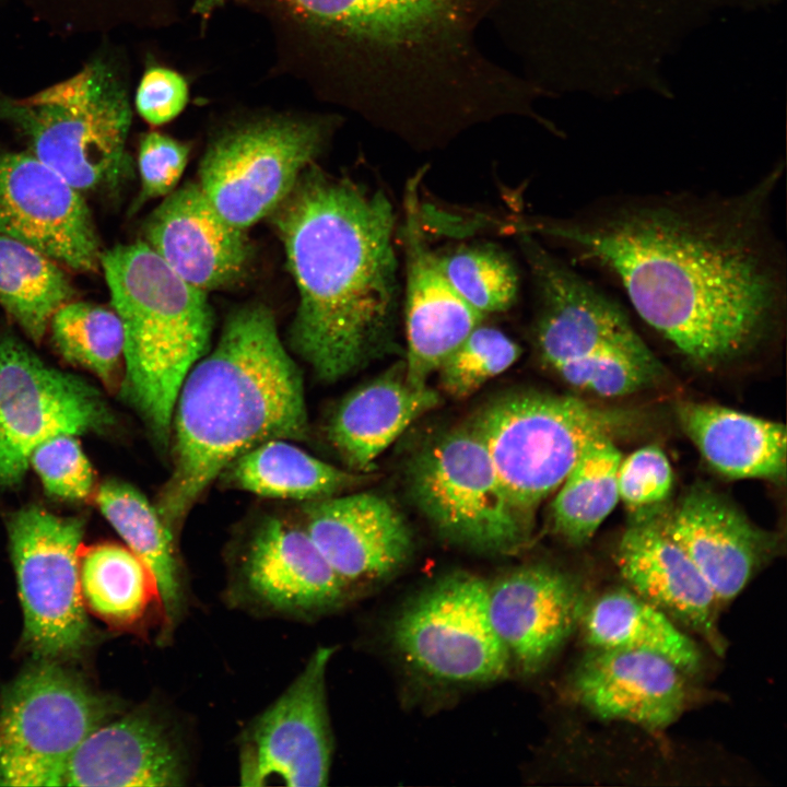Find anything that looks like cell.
<instances>
[{"label":"cell","instance_id":"cell-1","mask_svg":"<svg viewBox=\"0 0 787 787\" xmlns=\"http://www.w3.org/2000/svg\"><path fill=\"white\" fill-rule=\"evenodd\" d=\"M784 171L777 161L731 193L606 196L522 227L608 277L691 365L717 369L771 344L783 328L787 259L773 205Z\"/></svg>","mask_w":787,"mask_h":787},{"label":"cell","instance_id":"cell-2","mask_svg":"<svg viewBox=\"0 0 787 787\" xmlns=\"http://www.w3.org/2000/svg\"><path fill=\"white\" fill-rule=\"evenodd\" d=\"M298 292L291 348L324 381L386 350L401 303L396 213L381 190L305 169L269 215Z\"/></svg>","mask_w":787,"mask_h":787},{"label":"cell","instance_id":"cell-3","mask_svg":"<svg viewBox=\"0 0 787 787\" xmlns=\"http://www.w3.org/2000/svg\"><path fill=\"white\" fill-rule=\"evenodd\" d=\"M308 431L302 374L273 313L259 303L235 309L177 396L173 469L156 505L164 525L176 537L201 494L236 458L267 441H305Z\"/></svg>","mask_w":787,"mask_h":787},{"label":"cell","instance_id":"cell-4","mask_svg":"<svg viewBox=\"0 0 787 787\" xmlns=\"http://www.w3.org/2000/svg\"><path fill=\"white\" fill-rule=\"evenodd\" d=\"M101 267L124 329L126 391L168 446L179 389L207 353L213 330L207 292L181 279L142 239L102 252Z\"/></svg>","mask_w":787,"mask_h":787},{"label":"cell","instance_id":"cell-5","mask_svg":"<svg viewBox=\"0 0 787 787\" xmlns=\"http://www.w3.org/2000/svg\"><path fill=\"white\" fill-rule=\"evenodd\" d=\"M0 119L81 192L115 189L127 175L131 111L120 81L101 61L35 95L0 97Z\"/></svg>","mask_w":787,"mask_h":787},{"label":"cell","instance_id":"cell-6","mask_svg":"<svg viewBox=\"0 0 787 787\" xmlns=\"http://www.w3.org/2000/svg\"><path fill=\"white\" fill-rule=\"evenodd\" d=\"M627 418L573 396L521 392L489 404L472 424L514 504L535 510L564 481L583 449Z\"/></svg>","mask_w":787,"mask_h":787},{"label":"cell","instance_id":"cell-7","mask_svg":"<svg viewBox=\"0 0 787 787\" xmlns=\"http://www.w3.org/2000/svg\"><path fill=\"white\" fill-rule=\"evenodd\" d=\"M409 481L422 513L456 544L508 554L531 539L533 518L509 497L473 426L451 430L425 446L410 466Z\"/></svg>","mask_w":787,"mask_h":787},{"label":"cell","instance_id":"cell-8","mask_svg":"<svg viewBox=\"0 0 787 787\" xmlns=\"http://www.w3.org/2000/svg\"><path fill=\"white\" fill-rule=\"evenodd\" d=\"M111 712L106 700L55 663L26 670L0 704V786H60L74 751Z\"/></svg>","mask_w":787,"mask_h":787},{"label":"cell","instance_id":"cell-9","mask_svg":"<svg viewBox=\"0 0 787 787\" xmlns=\"http://www.w3.org/2000/svg\"><path fill=\"white\" fill-rule=\"evenodd\" d=\"M489 583L458 572L425 588L396 616L390 637L402 660L445 684H482L512 668L489 613Z\"/></svg>","mask_w":787,"mask_h":787},{"label":"cell","instance_id":"cell-10","mask_svg":"<svg viewBox=\"0 0 787 787\" xmlns=\"http://www.w3.org/2000/svg\"><path fill=\"white\" fill-rule=\"evenodd\" d=\"M324 136L321 124L299 118L238 126L211 142L198 184L225 221L246 231L287 197L318 155Z\"/></svg>","mask_w":787,"mask_h":787},{"label":"cell","instance_id":"cell-11","mask_svg":"<svg viewBox=\"0 0 787 787\" xmlns=\"http://www.w3.org/2000/svg\"><path fill=\"white\" fill-rule=\"evenodd\" d=\"M83 524L38 507L19 512L9 539L26 645L47 660L78 654L90 630L80 588Z\"/></svg>","mask_w":787,"mask_h":787},{"label":"cell","instance_id":"cell-12","mask_svg":"<svg viewBox=\"0 0 787 787\" xmlns=\"http://www.w3.org/2000/svg\"><path fill=\"white\" fill-rule=\"evenodd\" d=\"M352 595L302 525L268 518L234 557L222 596L252 616L307 623L341 609Z\"/></svg>","mask_w":787,"mask_h":787},{"label":"cell","instance_id":"cell-13","mask_svg":"<svg viewBox=\"0 0 787 787\" xmlns=\"http://www.w3.org/2000/svg\"><path fill=\"white\" fill-rule=\"evenodd\" d=\"M111 422L95 388L46 365L15 337L0 340V484L17 483L46 439Z\"/></svg>","mask_w":787,"mask_h":787},{"label":"cell","instance_id":"cell-14","mask_svg":"<svg viewBox=\"0 0 787 787\" xmlns=\"http://www.w3.org/2000/svg\"><path fill=\"white\" fill-rule=\"evenodd\" d=\"M336 647L320 646L302 671L238 737V777L247 787L328 784L333 755L326 677Z\"/></svg>","mask_w":787,"mask_h":787},{"label":"cell","instance_id":"cell-15","mask_svg":"<svg viewBox=\"0 0 787 787\" xmlns=\"http://www.w3.org/2000/svg\"><path fill=\"white\" fill-rule=\"evenodd\" d=\"M0 234L75 271L101 267L82 192L31 152H0Z\"/></svg>","mask_w":787,"mask_h":787},{"label":"cell","instance_id":"cell-16","mask_svg":"<svg viewBox=\"0 0 787 787\" xmlns=\"http://www.w3.org/2000/svg\"><path fill=\"white\" fill-rule=\"evenodd\" d=\"M190 777L183 725L167 708L144 706L90 732L69 760L60 786L178 787Z\"/></svg>","mask_w":787,"mask_h":787},{"label":"cell","instance_id":"cell-17","mask_svg":"<svg viewBox=\"0 0 787 787\" xmlns=\"http://www.w3.org/2000/svg\"><path fill=\"white\" fill-rule=\"evenodd\" d=\"M419 177L407 186L404 222L398 231L406 261L404 379L415 388L427 386L428 377L485 317L451 286L438 255L426 243L420 220Z\"/></svg>","mask_w":787,"mask_h":787},{"label":"cell","instance_id":"cell-18","mask_svg":"<svg viewBox=\"0 0 787 787\" xmlns=\"http://www.w3.org/2000/svg\"><path fill=\"white\" fill-rule=\"evenodd\" d=\"M492 625L510 665L540 672L579 627L588 599L569 573L547 564L517 567L488 586Z\"/></svg>","mask_w":787,"mask_h":787},{"label":"cell","instance_id":"cell-19","mask_svg":"<svg viewBox=\"0 0 787 787\" xmlns=\"http://www.w3.org/2000/svg\"><path fill=\"white\" fill-rule=\"evenodd\" d=\"M658 522L691 559L719 603L735 599L777 549L773 533L703 485L690 489Z\"/></svg>","mask_w":787,"mask_h":787},{"label":"cell","instance_id":"cell-20","mask_svg":"<svg viewBox=\"0 0 787 787\" xmlns=\"http://www.w3.org/2000/svg\"><path fill=\"white\" fill-rule=\"evenodd\" d=\"M302 526L341 580L354 591L409 559L412 535L399 512L374 493L309 501Z\"/></svg>","mask_w":787,"mask_h":787},{"label":"cell","instance_id":"cell-21","mask_svg":"<svg viewBox=\"0 0 787 787\" xmlns=\"http://www.w3.org/2000/svg\"><path fill=\"white\" fill-rule=\"evenodd\" d=\"M143 236L174 272L204 292L236 283L252 256L246 231L225 221L198 183L165 196L145 221Z\"/></svg>","mask_w":787,"mask_h":787},{"label":"cell","instance_id":"cell-22","mask_svg":"<svg viewBox=\"0 0 787 787\" xmlns=\"http://www.w3.org/2000/svg\"><path fill=\"white\" fill-rule=\"evenodd\" d=\"M569 691L597 718L653 731L673 724L686 701L680 668L659 655L627 649L590 648L572 673Z\"/></svg>","mask_w":787,"mask_h":787},{"label":"cell","instance_id":"cell-23","mask_svg":"<svg viewBox=\"0 0 787 787\" xmlns=\"http://www.w3.org/2000/svg\"><path fill=\"white\" fill-rule=\"evenodd\" d=\"M614 561L626 586L701 635L718 654L725 639L717 626L718 600L686 553L661 529L658 517L630 521Z\"/></svg>","mask_w":787,"mask_h":787},{"label":"cell","instance_id":"cell-24","mask_svg":"<svg viewBox=\"0 0 787 787\" xmlns=\"http://www.w3.org/2000/svg\"><path fill=\"white\" fill-rule=\"evenodd\" d=\"M677 420L705 461L730 479L780 481L786 473V428L727 407L682 401Z\"/></svg>","mask_w":787,"mask_h":787},{"label":"cell","instance_id":"cell-25","mask_svg":"<svg viewBox=\"0 0 787 787\" xmlns=\"http://www.w3.org/2000/svg\"><path fill=\"white\" fill-rule=\"evenodd\" d=\"M439 402V393L428 385L415 388L404 375H386L341 402L330 420L328 437L351 468L368 471L411 423Z\"/></svg>","mask_w":787,"mask_h":787},{"label":"cell","instance_id":"cell-26","mask_svg":"<svg viewBox=\"0 0 787 787\" xmlns=\"http://www.w3.org/2000/svg\"><path fill=\"white\" fill-rule=\"evenodd\" d=\"M96 501L126 545L153 576L161 616L160 639L167 644L190 603L189 586L175 549L176 537L164 525L156 507L129 484L107 482L99 488Z\"/></svg>","mask_w":787,"mask_h":787},{"label":"cell","instance_id":"cell-27","mask_svg":"<svg viewBox=\"0 0 787 787\" xmlns=\"http://www.w3.org/2000/svg\"><path fill=\"white\" fill-rule=\"evenodd\" d=\"M579 627L590 648L659 655L684 673L697 672V645L667 614L629 587L613 588L587 602Z\"/></svg>","mask_w":787,"mask_h":787},{"label":"cell","instance_id":"cell-28","mask_svg":"<svg viewBox=\"0 0 787 787\" xmlns=\"http://www.w3.org/2000/svg\"><path fill=\"white\" fill-rule=\"evenodd\" d=\"M239 490L265 497L315 501L337 495L366 478L325 462L290 441H267L236 458L223 472Z\"/></svg>","mask_w":787,"mask_h":787},{"label":"cell","instance_id":"cell-29","mask_svg":"<svg viewBox=\"0 0 787 787\" xmlns=\"http://www.w3.org/2000/svg\"><path fill=\"white\" fill-rule=\"evenodd\" d=\"M621 459L612 435L600 434L586 445L556 490L551 525L569 545L588 543L616 506Z\"/></svg>","mask_w":787,"mask_h":787},{"label":"cell","instance_id":"cell-30","mask_svg":"<svg viewBox=\"0 0 787 787\" xmlns=\"http://www.w3.org/2000/svg\"><path fill=\"white\" fill-rule=\"evenodd\" d=\"M74 294L60 263L0 234V306L30 339L39 342L54 314Z\"/></svg>","mask_w":787,"mask_h":787},{"label":"cell","instance_id":"cell-31","mask_svg":"<svg viewBox=\"0 0 787 787\" xmlns=\"http://www.w3.org/2000/svg\"><path fill=\"white\" fill-rule=\"evenodd\" d=\"M79 574L84 606L113 624L137 622L150 602L157 601L149 567L127 545L102 543L86 549L81 552Z\"/></svg>","mask_w":787,"mask_h":787},{"label":"cell","instance_id":"cell-32","mask_svg":"<svg viewBox=\"0 0 787 787\" xmlns=\"http://www.w3.org/2000/svg\"><path fill=\"white\" fill-rule=\"evenodd\" d=\"M448 0H279L310 30L396 38L419 31L445 9Z\"/></svg>","mask_w":787,"mask_h":787},{"label":"cell","instance_id":"cell-33","mask_svg":"<svg viewBox=\"0 0 787 787\" xmlns=\"http://www.w3.org/2000/svg\"><path fill=\"white\" fill-rule=\"evenodd\" d=\"M48 328L63 359L91 371L110 388L119 385L124 329L115 310L70 301L54 314Z\"/></svg>","mask_w":787,"mask_h":787},{"label":"cell","instance_id":"cell-34","mask_svg":"<svg viewBox=\"0 0 787 787\" xmlns=\"http://www.w3.org/2000/svg\"><path fill=\"white\" fill-rule=\"evenodd\" d=\"M564 383L601 398L629 396L656 385L665 368L643 338L606 346L556 368Z\"/></svg>","mask_w":787,"mask_h":787},{"label":"cell","instance_id":"cell-35","mask_svg":"<svg viewBox=\"0 0 787 787\" xmlns=\"http://www.w3.org/2000/svg\"><path fill=\"white\" fill-rule=\"evenodd\" d=\"M443 273L457 293L483 315L510 308L519 277L509 257L497 247L472 245L438 255Z\"/></svg>","mask_w":787,"mask_h":787},{"label":"cell","instance_id":"cell-36","mask_svg":"<svg viewBox=\"0 0 787 787\" xmlns=\"http://www.w3.org/2000/svg\"><path fill=\"white\" fill-rule=\"evenodd\" d=\"M520 353V346L503 331L480 324L438 367L441 387L453 398H467L508 369Z\"/></svg>","mask_w":787,"mask_h":787},{"label":"cell","instance_id":"cell-37","mask_svg":"<svg viewBox=\"0 0 787 787\" xmlns=\"http://www.w3.org/2000/svg\"><path fill=\"white\" fill-rule=\"evenodd\" d=\"M673 482L670 461L657 445L644 446L622 458L618 469V492L630 521L663 515Z\"/></svg>","mask_w":787,"mask_h":787},{"label":"cell","instance_id":"cell-38","mask_svg":"<svg viewBox=\"0 0 787 787\" xmlns=\"http://www.w3.org/2000/svg\"><path fill=\"white\" fill-rule=\"evenodd\" d=\"M30 463L52 495L78 500L87 496L93 486L89 460L72 435H58L38 445Z\"/></svg>","mask_w":787,"mask_h":787},{"label":"cell","instance_id":"cell-39","mask_svg":"<svg viewBox=\"0 0 787 787\" xmlns=\"http://www.w3.org/2000/svg\"><path fill=\"white\" fill-rule=\"evenodd\" d=\"M189 151V145L168 136L158 132L143 136L138 155L141 188L132 210L146 201L165 197L176 188L186 168Z\"/></svg>","mask_w":787,"mask_h":787},{"label":"cell","instance_id":"cell-40","mask_svg":"<svg viewBox=\"0 0 787 787\" xmlns=\"http://www.w3.org/2000/svg\"><path fill=\"white\" fill-rule=\"evenodd\" d=\"M188 85L177 72L153 67L144 73L136 95V106L144 120L160 126L173 120L185 108Z\"/></svg>","mask_w":787,"mask_h":787},{"label":"cell","instance_id":"cell-41","mask_svg":"<svg viewBox=\"0 0 787 787\" xmlns=\"http://www.w3.org/2000/svg\"><path fill=\"white\" fill-rule=\"evenodd\" d=\"M225 0H195L193 12L208 17L214 9L222 5Z\"/></svg>","mask_w":787,"mask_h":787}]
</instances>
